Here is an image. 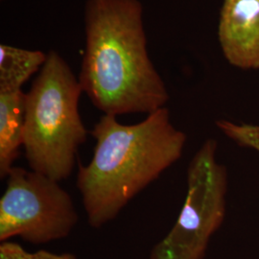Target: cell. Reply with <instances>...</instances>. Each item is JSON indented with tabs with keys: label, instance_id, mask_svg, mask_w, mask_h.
<instances>
[{
	"label": "cell",
	"instance_id": "obj_1",
	"mask_svg": "<svg viewBox=\"0 0 259 259\" xmlns=\"http://www.w3.org/2000/svg\"><path fill=\"white\" fill-rule=\"evenodd\" d=\"M79 82L104 114L152 113L169 100L153 65L139 0H88Z\"/></svg>",
	"mask_w": 259,
	"mask_h": 259
},
{
	"label": "cell",
	"instance_id": "obj_2",
	"mask_svg": "<svg viewBox=\"0 0 259 259\" xmlns=\"http://www.w3.org/2000/svg\"><path fill=\"white\" fill-rule=\"evenodd\" d=\"M91 162L79 167L77 188L88 222L100 228L183 157L186 136L170 120L167 108L125 125L104 114L92 131Z\"/></svg>",
	"mask_w": 259,
	"mask_h": 259
},
{
	"label": "cell",
	"instance_id": "obj_3",
	"mask_svg": "<svg viewBox=\"0 0 259 259\" xmlns=\"http://www.w3.org/2000/svg\"><path fill=\"white\" fill-rule=\"evenodd\" d=\"M79 79L56 52L26 93L23 148L31 170L61 182L71 175L88 131L79 112Z\"/></svg>",
	"mask_w": 259,
	"mask_h": 259
},
{
	"label": "cell",
	"instance_id": "obj_4",
	"mask_svg": "<svg viewBox=\"0 0 259 259\" xmlns=\"http://www.w3.org/2000/svg\"><path fill=\"white\" fill-rule=\"evenodd\" d=\"M217 141L206 139L187 168L185 204L175 225L150 259H204L226 217L228 170L216 158Z\"/></svg>",
	"mask_w": 259,
	"mask_h": 259
},
{
	"label": "cell",
	"instance_id": "obj_5",
	"mask_svg": "<svg viewBox=\"0 0 259 259\" xmlns=\"http://www.w3.org/2000/svg\"><path fill=\"white\" fill-rule=\"evenodd\" d=\"M7 179L0 199V240L19 236L33 244H44L69 235L79 216L60 182L15 166Z\"/></svg>",
	"mask_w": 259,
	"mask_h": 259
},
{
	"label": "cell",
	"instance_id": "obj_6",
	"mask_svg": "<svg viewBox=\"0 0 259 259\" xmlns=\"http://www.w3.org/2000/svg\"><path fill=\"white\" fill-rule=\"evenodd\" d=\"M218 34L230 64L259 68V0H225Z\"/></svg>",
	"mask_w": 259,
	"mask_h": 259
},
{
	"label": "cell",
	"instance_id": "obj_7",
	"mask_svg": "<svg viewBox=\"0 0 259 259\" xmlns=\"http://www.w3.org/2000/svg\"><path fill=\"white\" fill-rule=\"evenodd\" d=\"M26 93H0V178L5 179L24 144Z\"/></svg>",
	"mask_w": 259,
	"mask_h": 259
},
{
	"label": "cell",
	"instance_id": "obj_8",
	"mask_svg": "<svg viewBox=\"0 0 259 259\" xmlns=\"http://www.w3.org/2000/svg\"><path fill=\"white\" fill-rule=\"evenodd\" d=\"M39 50H29L8 45L0 46V93L20 91L22 85L47 62Z\"/></svg>",
	"mask_w": 259,
	"mask_h": 259
},
{
	"label": "cell",
	"instance_id": "obj_9",
	"mask_svg": "<svg viewBox=\"0 0 259 259\" xmlns=\"http://www.w3.org/2000/svg\"><path fill=\"white\" fill-rule=\"evenodd\" d=\"M216 125L226 137L240 147L252 149L259 153L258 125L234 123L229 120L217 121Z\"/></svg>",
	"mask_w": 259,
	"mask_h": 259
},
{
	"label": "cell",
	"instance_id": "obj_10",
	"mask_svg": "<svg viewBox=\"0 0 259 259\" xmlns=\"http://www.w3.org/2000/svg\"><path fill=\"white\" fill-rule=\"evenodd\" d=\"M0 259H30V252L17 243L5 241L0 246Z\"/></svg>",
	"mask_w": 259,
	"mask_h": 259
},
{
	"label": "cell",
	"instance_id": "obj_11",
	"mask_svg": "<svg viewBox=\"0 0 259 259\" xmlns=\"http://www.w3.org/2000/svg\"><path fill=\"white\" fill-rule=\"evenodd\" d=\"M30 259H77L73 254L62 253L57 254L47 250H37L36 252L30 253Z\"/></svg>",
	"mask_w": 259,
	"mask_h": 259
}]
</instances>
